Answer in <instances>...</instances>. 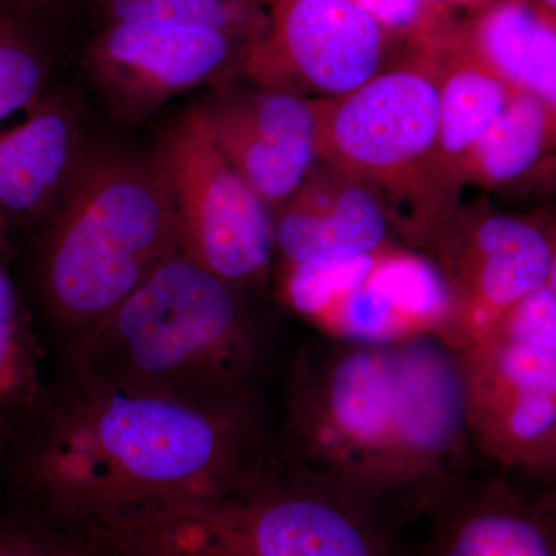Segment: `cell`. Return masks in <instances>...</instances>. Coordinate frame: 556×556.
<instances>
[{"mask_svg": "<svg viewBox=\"0 0 556 556\" xmlns=\"http://www.w3.org/2000/svg\"><path fill=\"white\" fill-rule=\"evenodd\" d=\"M58 21L38 0H0V121L53 89Z\"/></svg>", "mask_w": 556, "mask_h": 556, "instance_id": "19", "label": "cell"}, {"mask_svg": "<svg viewBox=\"0 0 556 556\" xmlns=\"http://www.w3.org/2000/svg\"><path fill=\"white\" fill-rule=\"evenodd\" d=\"M177 223L179 252L247 292L268 280L274 215L208 137L197 110L164 131L152 155Z\"/></svg>", "mask_w": 556, "mask_h": 556, "instance_id": "7", "label": "cell"}, {"mask_svg": "<svg viewBox=\"0 0 556 556\" xmlns=\"http://www.w3.org/2000/svg\"><path fill=\"white\" fill-rule=\"evenodd\" d=\"M263 413H223L65 371L0 463L22 514L84 541L225 495L274 452Z\"/></svg>", "mask_w": 556, "mask_h": 556, "instance_id": "1", "label": "cell"}, {"mask_svg": "<svg viewBox=\"0 0 556 556\" xmlns=\"http://www.w3.org/2000/svg\"><path fill=\"white\" fill-rule=\"evenodd\" d=\"M276 448L416 522L475 470L460 351L431 332L305 348L289 375Z\"/></svg>", "mask_w": 556, "mask_h": 556, "instance_id": "2", "label": "cell"}, {"mask_svg": "<svg viewBox=\"0 0 556 556\" xmlns=\"http://www.w3.org/2000/svg\"><path fill=\"white\" fill-rule=\"evenodd\" d=\"M380 251L281 266V295L295 313L318 324L367 278Z\"/></svg>", "mask_w": 556, "mask_h": 556, "instance_id": "22", "label": "cell"}, {"mask_svg": "<svg viewBox=\"0 0 556 556\" xmlns=\"http://www.w3.org/2000/svg\"><path fill=\"white\" fill-rule=\"evenodd\" d=\"M83 538L27 514L0 515V556H89Z\"/></svg>", "mask_w": 556, "mask_h": 556, "instance_id": "24", "label": "cell"}, {"mask_svg": "<svg viewBox=\"0 0 556 556\" xmlns=\"http://www.w3.org/2000/svg\"><path fill=\"white\" fill-rule=\"evenodd\" d=\"M317 160L380 197L444 192L434 170L439 62L422 56L386 68L336 98H311Z\"/></svg>", "mask_w": 556, "mask_h": 556, "instance_id": "6", "label": "cell"}, {"mask_svg": "<svg viewBox=\"0 0 556 556\" xmlns=\"http://www.w3.org/2000/svg\"><path fill=\"white\" fill-rule=\"evenodd\" d=\"M486 336L556 353V292L541 285L511 305Z\"/></svg>", "mask_w": 556, "mask_h": 556, "instance_id": "23", "label": "cell"}, {"mask_svg": "<svg viewBox=\"0 0 556 556\" xmlns=\"http://www.w3.org/2000/svg\"><path fill=\"white\" fill-rule=\"evenodd\" d=\"M459 351L475 450L525 471L556 430V353L492 336Z\"/></svg>", "mask_w": 556, "mask_h": 556, "instance_id": "11", "label": "cell"}, {"mask_svg": "<svg viewBox=\"0 0 556 556\" xmlns=\"http://www.w3.org/2000/svg\"><path fill=\"white\" fill-rule=\"evenodd\" d=\"M244 294L175 252L65 369L212 412L263 413L270 345Z\"/></svg>", "mask_w": 556, "mask_h": 556, "instance_id": "3", "label": "cell"}, {"mask_svg": "<svg viewBox=\"0 0 556 556\" xmlns=\"http://www.w3.org/2000/svg\"><path fill=\"white\" fill-rule=\"evenodd\" d=\"M552 20H554V17H552ZM554 21H555V24H556V20H554Z\"/></svg>", "mask_w": 556, "mask_h": 556, "instance_id": "33", "label": "cell"}, {"mask_svg": "<svg viewBox=\"0 0 556 556\" xmlns=\"http://www.w3.org/2000/svg\"><path fill=\"white\" fill-rule=\"evenodd\" d=\"M281 266L371 254L391 247V214L365 182L317 160L298 192L273 212Z\"/></svg>", "mask_w": 556, "mask_h": 556, "instance_id": "15", "label": "cell"}, {"mask_svg": "<svg viewBox=\"0 0 556 556\" xmlns=\"http://www.w3.org/2000/svg\"><path fill=\"white\" fill-rule=\"evenodd\" d=\"M38 2L49 9L51 13L56 14L58 17H61L62 11L67 9L72 0H38Z\"/></svg>", "mask_w": 556, "mask_h": 556, "instance_id": "30", "label": "cell"}, {"mask_svg": "<svg viewBox=\"0 0 556 556\" xmlns=\"http://www.w3.org/2000/svg\"><path fill=\"white\" fill-rule=\"evenodd\" d=\"M269 33L243 73L260 87L336 98L386 70V30L358 0H269Z\"/></svg>", "mask_w": 556, "mask_h": 556, "instance_id": "9", "label": "cell"}, {"mask_svg": "<svg viewBox=\"0 0 556 556\" xmlns=\"http://www.w3.org/2000/svg\"><path fill=\"white\" fill-rule=\"evenodd\" d=\"M416 522L424 535L412 556H556V490L503 475L468 471Z\"/></svg>", "mask_w": 556, "mask_h": 556, "instance_id": "12", "label": "cell"}, {"mask_svg": "<svg viewBox=\"0 0 556 556\" xmlns=\"http://www.w3.org/2000/svg\"><path fill=\"white\" fill-rule=\"evenodd\" d=\"M14 426H16V424H14L10 417L3 416L2 413H0V463H2L7 448H9L11 438H13Z\"/></svg>", "mask_w": 556, "mask_h": 556, "instance_id": "27", "label": "cell"}, {"mask_svg": "<svg viewBox=\"0 0 556 556\" xmlns=\"http://www.w3.org/2000/svg\"><path fill=\"white\" fill-rule=\"evenodd\" d=\"M40 350L20 289L7 269L0 244V413L14 424L38 402Z\"/></svg>", "mask_w": 556, "mask_h": 556, "instance_id": "21", "label": "cell"}, {"mask_svg": "<svg viewBox=\"0 0 556 556\" xmlns=\"http://www.w3.org/2000/svg\"><path fill=\"white\" fill-rule=\"evenodd\" d=\"M428 248L447 283V342L457 350L485 338L511 305L547 283L551 228L522 215H450Z\"/></svg>", "mask_w": 556, "mask_h": 556, "instance_id": "8", "label": "cell"}, {"mask_svg": "<svg viewBox=\"0 0 556 556\" xmlns=\"http://www.w3.org/2000/svg\"><path fill=\"white\" fill-rule=\"evenodd\" d=\"M401 521L277 448L225 495L161 511L109 536L129 556H412Z\"/></svg>", "mask_w": 556, "mask_h": 556, "instance_id": "5", "label": "cell"}, {"mask_svg": "<svg viewBox=\"0 0 556 556\" xmlns=\"http://www.w3.org/2000/svg\"><path fill=\"white\" fill-rule=\"evenodd\" d=\"M431 2L437 3L439 7H473V9L485 10L486 7L493 5L497 0H431Z\"/></svg>", "mask_w": 556, "mask_h": 556, "instance_id": "28", "label": "cell"}, {"mask_svg": "<svg viewBox=\"0 0 556 556\" xmlns=\"http://www.w3.org/2000/svg\"><path fill=\"white\" fill-rule=\"evenodd\" d=\"M201 123L244 181L277 211L317 163L311 100L294 91H223L195 108Z\"/></svg>", "mask_w": 556, "mask_h": 556, "instance_id": "13", "label": "cell"}, {"mask_svg": "<svg viewBox=\"0 0 556 556\" xmlns=\"http://www.w3.org/2000/svg\"><path fill=\"white\" fill-rule=\"evenodd\" d=\"M552 236V260L548 269L547 285L556 292V228H551Z\"/></svg>", "mask_w": 556, "mask_h": 556, "instance_id": "29", "label": "cell"}, {"mask_svg": "<svg viewBox=\"0 0 556 556\" xmlns=\"http://www.w3.org/2000/svg\"><path fill=\"white\" fill-rule=\"evenodd\" d=\"M533 5L556 20V0H530Z\"/></svg>", "mask_w": 556, "mask_h": 556, "instance_id": "31", "label": "cell"}, {"mask_svg": "<svg viewBox=\"0 0 556 556\" xmlns=\"http://www.w3.org/2000/svg\"><path fill=\"white\" fill-rule=\"evenodd\" d=\"M105 22L172 25L225 33L255 47L268 36L262 0H97Z\"/></svg>", "mask_w": 556, "mask_h": 556, "instance_id": "20", "label": "cell"}, {"mask_svg": "<svg viewBox=\"0 0 556 556\" xmlns=\"http://www.w3.org/2000/svg\"><path fill=\"white\" fill-rule=\"evenodd\" d=\"M514 90L464 47L439 62V123L434 170L442 188L457 175L470 150L510 101Z\"/></svg>", "mask_w": 556, "mask_h": 556, "instance_id": "17", "label": "cell"}, {"mask_svg": "<svg viewBox=\"0 0 556 556\" xmlns=\"http://www.w3.org/2000/svg\"><path fill=\"white\" fill-rule=\"evenodd\" d=\"M251 49L206 28L105 22L87 47L86 67L119 118L141 119L177 94L243 73Z\"/></svg>", "mask_w": 556, "mask_h": 556, "instance_id": "10", "label": "cell"}, {"mask_svg": "<svg viewBox=\"0 0 556 556\" xmlns=\"http://www.w3.org/2000/svg\"><path fill=\"white\" fill-rule=\"evenodd\" d=\"M358 3L383 30L417 36L422 39L426 49L428 24L433 17V9H441L431 0H358Z\"/></svg>", "mask_w": 556, "mask_h": 556, "instance_id": "25", "label": "cell"}, {"mask_svg": "<svg viewBox=\"0 0 556 556\" xmlns=\"http://www.w3.org/2000/svg\"><path fill=\"white\" fill-rule=\"evenodd\" d=\"M464 49L514 91L556 116V24L530 0H497L482 10Z\"/></svg>", "mask_w": 556, "mask_h": 556, "instance_id": "16", "label": "cell"}, {"mask_svg": "<svg viewBox=\"0 0 556 556\" xmlns=\"http://www.w3.org/2000/svg\"><path fill=\"white\" fill-rule=\"evenodd\" d=\"M89 556H127V555L119 554V552L112 551V548L98 546V544H91V552H90Z\"/></svg>", "mask_w": 556, "mask_h": 556, "instance_id": "32", "label": "cell"}, {"mask_svg": "<svg viewBox=\"0 0 556 556\" xmlns=\"http://www.w3.org/2000/svg\"><path fill=\"white\" fill-rule=\"evenodd\" d=\"M178 251L174 208L152 159L87 156L56 214L31 236L33 292L64 364Z\"/></svg>", "mask_w": 556, "mask_h": 556, "instance_id": "4", "label": "cell"}, {"mask_svg": "<svg viewBox=\"0 0 556 556\" xmlns=\"http://www.w3.org/2000/svg\"><path fill=\"white\" fill-rule=\"evenodd\" d=\"M522 475L535 481L536 484L556 490V430Z\"/></svg>", "mask_w": 556, "mask_h": 556, "instance_id": "26", "label": "cell"}, {"mask_svg": "<svg viewBox=\"0 0 556 556\" xmlns=\"http://www.w3.org/2000/svg\"><path fill=\"white\" fill-rule=\"evenodd\" d=\"M556 148V116L536 98L514 91L460 166L457 182L511 185L536 169Z\"/></svg>", "mask_w": 556, "mask_h": 556, "instance_id": "18", "label": "cell"}, {"mask_svg": "<svg viewBox=\"0 0 556 556\" xmlns=\"http://www.w3.org/2000/svg\"><path fill=\"white\" fill-rule=\"evenodd\" d=\"M0 131V244L35 236L56 214L87 156L78 105L53 87Z\"/></svg>", "mask_w": 556, "mask_h": 556, "instance_id": "14", "label": "cell"}]
</instances>
